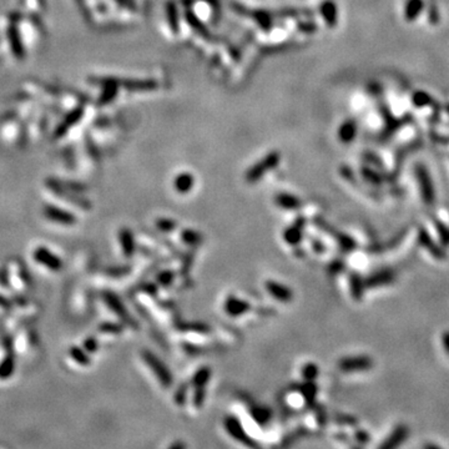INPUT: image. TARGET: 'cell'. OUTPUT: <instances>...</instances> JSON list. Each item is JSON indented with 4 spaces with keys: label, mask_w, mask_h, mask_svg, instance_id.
Returning a JSON list of instances; mask_svg holds the SVG:
<instances>
[{
    "label": "cell",
    "mask_w": 449,
    "mask_h": 449,
    "mask_svg": "<svg viewBox=\"0 0 449 449\" xmlns=\"http://www.w3.org/2000/svg\"><path fill=\"white\" fill-rule=\"evenodd\" d=\"M223 310H225V313L227 316L232 317V318H237V317L243 316V314L251 311V305H250V302L245 301V299L240 298V297L234 296V294H230L225 299Z\"/></svg>",
    "instance_id": "cell-8"
},
{
    "label": "cell",
    "mask_w": 449,
    "mask_h": 449,
    "mask_svg": "<svg viewBox=\"0 0 449 449\" xmlns=\"http://www.w3.org/2000/svg\"><path fill=\"white\" fill-rule=\"evenodd\" d=\"M175 272L171 270H165V271H160V273L156 276V282L161 287H169L174 283L175 281Z\"/></svg>",
    "instance_id": "cell-30"
},
{
    "label": "cell",
    "mask_w": 449,
    "mask_h": 449,
    "mask_svg": "<svg viewBox=\"0 0 449 449\" xmlns=\"http://www.w3.org/2000/svg\"><path fill=\"white\" fill-rule=\"evenodd\" d=\"M101 296L102 299H104V302L106 303V306L110 308L116 316L121 319L124 325L130 326V327L133 328H137V322H136L135 319H134V317L129 313L127 308L125 307V305L122 303V301L119 298L117 294L114 293L113 291H104L101 293Z\"/></svg>",
    "instance_id": "cell-3"
},
{
    "label": "cell",
    "mask_w": 449,
    "mask_h": 449,
    "mask_svg": "<svg viewBox=\"0 0 449 449\" xmlns=\"http://www.w3.org/2000/svg\"><path fill=\"white\" fill-rule=\"evenodd\" d=\"M274 204L283 210L296 211V210L301 209V206H302V201H301V198L297 197V196L292 195V194L281 192V194H277V195L274 196Z\"/></svg>",
    "instance_id": "cell-12"
},
{
    "label": "cell",
    "mask_w": 449,
    "mask_h": 449,
    "mask_svg": "<svg viewBox=\"0 0 449 449\" xmlns=\"http://www.w3.org/2000/svg\"><path fill=\"white\" fill-rule=\"evenodd\" d=\"M192 402H194V406L196 408H201L204 406L205 399H206V387H198L195 388V392H194V395H192Z\"/></svg>",
    "instance_id": "cell-32"
},
{
    "label": "cell",
    "mask_w": 449,
    "mask_h": 449,
    "mask_svg": "<svg viewBox=\"0 0 449 449\" xmlns=\"http://www.w3.org/2000/svg\"><path fill=\"white\" fill-rule=\"evenodd\" d=\"M317 392H318V390H317V386L314 384V381H306V383L301 386V393H302L303 398H305V401L308 404L313 403L314 399H316Z\"/></svg>",
    "instance_id": "cell-23"
},
{
    "label": "cell",
    "mask_w": 449,
    "mask_h": 449,
    "mask_svg": "<svg viewBox=\"0 0 449 449\" xmlns=\"http://www.w3.org/2000/svg\"><path fill=\"white\" fill-rule=\"evenodd\" d=\"M223 427L234 441L240 442L246 447H258L257 442H254V438L246 433L242 423L236 415H226L223 419Z\"/></svg>",
    "instance_id": "cell-4"
},
{
    "label": "cell",
    "mask_w": 449,
    "mask_h": 449,
    "mask_svg": "<svg viewBox=\"0 0 449 449\" xmlns=\"http://www.w3.org/2000/svg\"><path fill=\"white\" fill-rule=\"evenodd\" d=\"M19 276L21 277V280L24 281L25 285H28V286L31 285V277H30V274L25 271V269H21V271L19 270Z\"/></svg>",
    "instance_id": "cell-42"
},
{
    "label": "cell",
    "mask_w": 449,
    "mask_h": 449,
    "mask_svg": "<svg viewBox=\"0 0 449 449\" xmlns=\"http://www.w3.org/2000/svg\"><path fill=\"white\" fill-rule=\"evenodd\" d=\"M13 306H14V302L12 301V298L9 299L5 296H3V294H0V307L5 310V311H12Z\"/></svg>",
    "instance_id": "cell-38"
},
{
    "label": "cell",
    "mask_w": 449,
    "mask_h": 449,
    "mask_svg": "<svg viewBox=\"0 0 449 449\" xmlns=\"http://www.w3.org/2000/svg\"><path fill=\"white\" fill-rule=\"evenodd\" d=\"M119 241H120V245H121L122 254H124L126 258L133 257L136 251L135 237H134L133 231H131L130 229H127V227H124V229L120 230Z\"/></svg>",
    "instance_id": "cell-11"
},
{
    "label": "cell",
    "mask_w": 449,
    "mask_h": 449,
    "mask_svg": "<svg viewBox=\"0 0 449 449\" xmlns=\"http://www.w3.org/2000/svg\"><path fill=\"white\" fill-rule=\"evenodd\" d=\"M15 372V354L14 352L6 353L4 359L0 362V379H8Z\"/></svg>",
    "instance_id": "cell-19"
},
{
    "label": "cell",
    "mask_w": 449,
    "mask_h": 449,
    "mask_svg": "<svg viewBox=\"0 0 449 449\" xmlns=\"http://www.w3.org/2000/svg\"><path fill=\"white\" fill-rule=\"evenodd\" d=\"M181 238L186 245L189 246H195L202 241V234L200 232L195 231L192 229H185L184 231L181 232Z\"/></svg>",
    "instance_id": "cell-26"
},
{
    "label": "cell",
    "mask_w": 449,
    "mask_h": 449,
    "mask_svg": "<svg viewBox=\"0 0 449 449\" xmlns=\"http://www.w3.org/2000/svg\"><path fill=\"white\" fill-rule=\"evenodd\" d=\"M319 12L321 15L325 19V23L327 24V26L333 28L337 25L338 21V9H337L336 3L333 0H325L321 6H319Z\"/></svg>",
    "instance_id": "cell-13"
},
{
    "label": "cell",
    "mask_w": 449,
    "mask_h": 449,
    "mask_svg": "<svg viewBox=\"0 0 449 449\" xmlns=\"http://www.w3.org/2000/svg\"><path fill=\"white\" fill-rule=\"evenodd\" d=\"M141 356L147 367L154 373V376L156 377L158 383L165 388L171 387L174 383L173 373H171V371L169 370V367L165 365L164 362L158 358L155 353H153L151 351L144 350L141 352Z\"/></svg>",
    "instance_id": "cell-2"
},
{
    "label": "cell",
    "mask_w": 449,
    "mask_h": 449,
    "mask_svg": "<svg viewBox=\"0 0 449 449\" xmlns=\"http://www.w3.org/2000/svg\"><path fill=\"white\" fill-rule=\"evenodd\" d=\"M195 185V177L190 173H181L174 180V187L180 195H186Z\"/></svg>",
    "instance_id": "cell-15"
},
{
    "label": "cell",
    "mask_w": 449,
    "mask_h": 449,
    "mask_svg": "<svg viewBox=\"0 0 449 449\" xmlns=\"http://www.w3.org/2000/svg\"><path fill=\"white\" fill-rule=\"evenodd\" d=\"M155 226H156V229L158 230V231L166 232V234H169V232L175 231L176 227H177V222H176L175 220H173V218L160 217V218H157V220H156Z\"/></svg>",
    "instance_id": "cell-28"
},
{
    "label": "cell",
    "mask_w": 449,
    "mask_h": 449,
    "mask_svg": "<svg viewBox=\"0 0 449 449\" xmlns=\"http://www.w3.org/2000/svg\"><path fill=\"white\" fill-rule=\"evenodd\" d=\"M166 17H167V23H169L170 30L173 31L174 34H177L180 24H178V12L177 6L174 1H169L166 5Z\"/></svg>",
    "instance_id": "cell-21"
},
{
    "label": "cell",
    "mask_w": 449,
    "mask_h": 449,
    "mask_svg": "<svg viewBox=\"0 0 449 449\" xmlns=\"http://www.w3.org/2000/svg\"><path fill=\"white\" fill-rule=\"evenodd\" d=\"M281 161V154L278 151H271L266 156H263L260 161L252 165L245 175V180L247 184H256L266 174L276 169Z\"/></svg>",
    "instance_id": "cell-1"
},
{
    "label": "cell",
    "mask_w": 449,
    "mask_h": 449,
    "mask_svg": "<svg viewBox=\"0 0 449 449\" xmlns=\"http://www.w3.org/2000/svg\"><path fill=\"white\" fill-rule=\"evenodd\" d=\"M170 448H171V449H175V448H185V444H182V443H180V442H178V443L171 444V446H170Z\"/></svg>",
    "instance_id": "cell-44"
},
{
    "label": "cell",
    "mask_w": 449,
    "mask_h": 449,
    "mask_svg": "<svg viewBox=\"0 0 449 449\" xmlns=\"http://www.w3.org/2000/svg\"><path fill=\"white\" fill-rule=\"evenodd\" d=\"M351 287H352V296L354 298H361L362 297V292H363V285H362V281L358 276L356 274H352L351 276Z\"/></svg>",
    "instance_id": "cell-33"
},
{
    "label": "cell",
    "mask_w": 449,
    "mask_h": 449,
    "mask_svg": "<svg viewBox=\"0 0 449 449\" xmlns=\"http://www.w3.org/2000/svg\"><path fill=\"white\" fill-rule=\"evenodd\" d=\"M251 415L252 418L257 422L260 426H265L270 421V418H271V412H270L269 408L257 407L256 406V407L251 408Z\"/></svg>",
    "instance_id": "cell-24"
},
{
    "label": "cell",
    "mask_w": 449,
    "mask_h": 449,
    "mask_svg": "<svg viewBox=\"0 0 449 449\" xmlns=\"http://www.w3.org/2000/svg\"><path fill=\"white\" fill-rule=\"evenodd\" d=\"M428 18H429L430 23H433V24L438 23V19H439V12L437 10V8H435L434 4H433V5L430 6L429 12H428Z\"/></svg>",
    "instance_id": "cell-40"
},
{
    "label": "cell",
    "mask_w": 449,
    "mask_h": 449,
    "mask_svg": "<svg viewBox=\"0 0 449 449\" xmlns=\"http://www.w3.org/2000/svg\"><path fill=\"white\" fill-rule=\"evenodd\" d=\"M69 354H70L71 358H73L74 361L77 362L78 365H80V366H89L91 363L90 356L88 354V352H86L85 350H82V348L78 347V346H73V347H70V350H69Z\"/></svg>",
    "instance_id": "cell-22"
},
{
    "label": "cell",
    "mask_w": 449,
    "mask_h": 449,
    "mask_svg": "<svg viewBox=\"0 0 449 449\" xmlns=\"http://www.w3.org/2000/svg\"><path fill=\"white\" fill-rule=\"evenodd\" d=\"M44 216L50 222L58 223V225H64V226H74V225L78 223V218L74 214L59 209L57 206H53V205H45L44 206Z\"/></svg>",
    "instance_id": "cell-5"
},
{
    "label": "cell",
    "mask_w": 449,
    "mask_h": 449,
    "mask_svg": "<svg viewBox=\"0 0 449 449\" xmlns=\"http://www.w3.org/2000/svg\"><path fill=\"white\" fill-rule=\"evenodd\" d=\"M444 345H446L447 351L449 352V333L444 334Z\"/></svg>",
    "instance_id": "cell-45"
},
{
    "label": "cell",
    "mask_w": 449,
    "mask_h": 449,
    "mask_svg": "<svg viewBox=\"0 0 449 449\" xmlns=\"http://www.w3.org/2000/svg\"><path fill=\"white\" fill-rule=\"evenodd\" d=\"M267 293L281 303H290L293 299V291L288 286L274 280H267L265 282Z\"/></svg>",
    "instance_id": "cell-9"
},
{
    "label": "cell",
    "mask_w": 449,
    "mask_h": 449,
    "mask_svg": "<svg viewBox=\"0 0 449 449\" xmlns=\"http://www.w3.org/2000/svg\"><path fill=\"white\" fill-rule=\"evenodd\" d=\"M187 399V387L186 386H182L181 388H178L177 392L175 393V402L176 404L178 406H184L186 403Z\"/></svg>",
    "instance_id": "cell-36"
},
{
    "label": "cell",
    "mask_w": 449,
    "mask_h": 449,
    "mask_svg": "<svg viewBox=\"0 0 449 449\" xmlns=\"http://www.w3.org/2000/svg\"><path fill=\"white\" fill-rule=\"evenodd\" d=\"M424 9L423 0H407L404 5V18L407 21H414Z\"/></svg>",
    "instance_id": "cell-17"
},
{
    "label": "cell",
    "mask_w": 449,
    "mask_h": 449,
    "mask_svg": "<svg viewBox=\"0 0 449 449\" xmlns=\"http://www.w3.org/2000/svg\"><path fill=\"white\" fill-rule=\"evenodd\" d=\"M301 376L305 381H314L319 376V367L313 362H308L301 370Z\"/></svg>",
    "instance_id": "cell-27"
},
{
    "label": "cell",
    "mask_w": 449,
    "mask_h": 449,
    "mask_svg": "<svg viewBox=\"0 0 449 449\" xmlns=\"http://www.w3.org/2000/svg\"><path fill=\"white\" fill-rule=\"evenodd\" d=\"M211 374H212L211 368L207 367V366H204V367L198 368V370L194 373V376H192L191 386L194 388L206 387L207 383H209L210 379H211Z\"/></svg>",
    "instance_id": "cell-18"
},
{
    "label": "cell",
    "mask_w": 449,
    "mask_h": 449,
    "mask_svg": "<svg viewBox=\"0 0 449 449\" xmlns=\"http://www.w3.org/2000/svg\"><path fill=\"white\" fill-rule=\"evenodd\" d=\"M12 301L15 303V305L21 306V307H23V306H26V303H28V299H26L23 294H19V293L13 294Z\"/></svg>",
    "instance_id": "cell-41"
},
{
    "label": "cell",
    "mask_w": 449,
    "mask_h": 449,
    "mask_svg": "<svg viewBox=\"0 0 449 449\" xmlns=\"http://www.w3.org/2000/svg\"><path fill=\"white\" fill-rule=\"evenodd\" d=\"M0 285L3 287H10V280H9V272L5 267L0 269Z\"/></svg>",
    "instance_id": "cell-37"
},
{
    "label": "cell",
    "mask_w": 449,
    "mask_h": 449,
    "mask_svg": "<svg viewBox=\"0 0 449 449\" xmlns=\"http://www.w3.org/2000/svg\"><path fill=\"white\" fill-rule=\"evenodd\" d=\"M3 347L5 348L6 353L14 352V339H13L12 336H6L3 339Z\"/></svg>",
    "instance_id": "cell-39"
},
{
    "label": "cell",
    "mask_w": 449,
    "mask_h": 449,
    "mask_svg": "<svg viewBox=\"0 0 449 449\" xmlns=\"http://www.w3.org/2000/svg\"><path fill=\"white\" fill-rule=\"evenodd\" d=\"M34 260L53 272H59L62 269L61 258L58 257L57 254L42 246L38 247L34 251Z\"/></svg>",
    "instance_id": "cell-7"
},
{
    "label": "cell",
    "mask_w": 449,
    "mask_h": 449,
    "mask_svg": "<svg viewBox=\"0 0 449 449\" xmlns=\"http://www.w3.org/2000/svg\"><path fill=\"white\" fill-rule=\"evenodd\" d=\"M417 175H418L419 178V184H421L422 187V194H423V197L426 198L427 202H432L433 198H434V191H433V185L430 182V177L427 173V170L424 166H419L417 169Z\"/></svg>",
    "instance_id": "cell-14"
},
{
    "label": "cell",
    "mask_w": 449,
    "mask_h": 449,
    "mask_svg": "<svg viewBox=\"0 0 449 449\" xmlns=\"http://www.w3.org/2000/svg\"><path fill=\"white\" fill-rule=\"evenodd\" d=\"M84 350L88 352V353H95L96 351L99 350V342L95 337H88V338L84 341Z\"/></svg>",
    "instance_id": "cell-34"
},
{
    "label": "cell",
    "mask_w": 449,
    "mask_h": 449,
    "mask_svg": "<svg viewBox=\"0 0 449 449\" xmlns=\"http://www.w3.org/2000/svg\"><path fill=\"white\" fill-rule=\"evenodd\" d=\"M372 359L366 356H354V357H345L338 362V368L342 372L353 373V372H362L367 371L368 368L372 367Z\"/></svg>",
    "instance_id": "cell-6"
},
{
    "label": "cell",
    "mask_w": 449,
    "mask_h": 449,
    "mask_svg": "<svg viewBox=\"0 0 449 449\" xmlns=\"http://www.w3.org/2000/svg\"><path fill=\"white\" fill-rule=\"evenodd\" d=\"M99 331L106 334H120L124 332V323L104 322L99 326Z\"/></svg>",
    "instance_id": "cell-29"
},
{
    "label": "cell",
    "mask_w": 449,
    "mask_h": 449,
    "mask_svg": "<svg viewBox=\"0 0 449 449\" xmlns=\"http://www.w3.org/2000/svg\"><path fill=\"white\" fill-rule=\"evenodd\" d=\"M185 17H186V20H187V23H189V25L191 26V28L194 29L196 33H197V34H200L201 37L205 38V39H211L212 38L211 33L207 30L206 26L201 23L200 20L196 18V15L194 14L190 9H187L186 10V13H185Z\"/></svg>",
    "instance_id": "cell-20"
},
{
    "label": "cell",
    "mask_w": 449,
    "mask_h": 449,
    "mask_svg": "<svg viewBox=\"0 0 449 449\" xmlns=\"http://www.w3.org/2000/svg\"><path fill=\"white\" fill-rule=\"evenodd\" d=\"M306 220L305 217H298L296 220V222L291 226H288L287 229L283 232V240L286 243L291 246H297L301 243L303 237V229H305Z\"/></svg>",
    "instance_id": "cell-10"
},
{
    "label": "cell",
    "mask_w": 449,
    "mask_h": 449,
    "mask_svg": "<svg viewBox=\"0 0 449 449\" xmlns=\"http://www.w3.org/2000/svg\"><path fill=\"white\" fill-rule=\"evenodd\" d=\"M413 104L417 106V108H423V106H427V105H429L432 102V98H430L429 94H427L426 91H417V93L413 95Z\"/></svg>",
    "instance_id": "cell-31"
},
{
    "label": "cell",
    "mask_w": 449,
    "mask_h": 449,
    "mask_svg": "<svg viewBox=\"0 0 449 449\" xmlns=\"http://www.w3.org/2000/svg\"><path fill=\"white\" fill-rule=\"evenodd\" d=\"M144 291L146 292V293L155 294L156 292H157V287H156L155 283H147V285H145Z\"/></svg>",
    "instance_id": "cell-43"
},
{
    "label": "cell",
    "mask_w": 449,
    "mask_h": 449,
    "mask_svg": "<svg viewBox=\"0 0 449 449\" xmlns=\"http://www.w3.org/2000/svg\"><path fill=\"white\" fill-rule=\"evenodd\" d=\"M130 270V267H127V266H121V267H110V269H108L105 272L111 277H121L129 273Z\"/></svg>",
    "instance_id": "cell-35"
},
{
    "label": "cell",
    "mask_w": 449,
    "mask_h": 449,
    "mask_svg": "<svg viewBox=\"0 0 449 449\" xmlns=\"http://www.w3.org/2000/svg\"><path fill=\"white\" fill-rule=\"evenodd\" d=\"M247 14H249L250 17L254 18V19L257 21L258 25H260L262 29H265V30H269V29L272 28V19H271V15H270L269 13L256 10V12H254V13L249 12Z\"/></svg>",
    "instance_id": "cell-25"
},
{
    "label": "cell",
    "mask_w": 449,
    "mask_h": 449,
    "mask_svg": "<svg viewBox=\"0 0 449 449\" xmlns=\"http://www.w3.org/2000/svg\"><path fill=\"white\" fill-rule=\"evenodd\" d=\"M357 135V122L353 119L346 120L338 129V138L345 144L353 141Z\"/></svg>",
    "instance_id": "cell-16"
}]
</instances>
